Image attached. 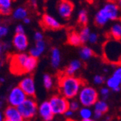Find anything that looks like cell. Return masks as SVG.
Here are the masks:
<instances>
[{
	"instance_id": "cell-1",
	"label": "cell",
	"mask_w": 121,
	"mask_h": 121,
	"mask_svg": "<svg viewBox=\"0 0 121 121\" xmlns=\"http://www.w3.org/2000/svg\"><path fill=\"white\" fill-rule=\"evenodd\" d=\"M38 65V59L24 52L13 54L10 57V71L15 75L30 73L34 71Z\"/></svg>"
},
{
	"instance_id": "cell-2",
	"label": "cell",
	"mask_w": 121,
	"mask_h": 121,
	"mask_svg": "<svg viewBox=\"0 0 121 121\" xmlns=\"http://www.w3.org/2000/svg\"><path fill=\"white\" fill-rule=\"evenodd\" d=\"M83 86L82 80L74 75H63L59 79V89L62 96L68 100L73 99L78 96Z\"/></svg>"
},
{
	"instance_id": "cell-3",
	"label": "cell",
	"mask_w": 121,
	"mask_h": 121,
	"mask_svg": "<svg viewBox=\"0 0 121 121\" xmlns=\"http://www.w3.org/2000/svg\"><path fill=\"white\" fill-rule=\"evenodd\" d=\"M120 16V10L117 4L113 2H107L102 8L96 13L94 21L99 26H104L109 20H115Z\"/></svg>"
},
{
	"instance_id": "cell-4",
	"label": "cell",
	"mask_w": 121,
	"mask_h": 121,
	"mask_svg": "<svg viewBox=\"0 0 121 121\" xmlns=\"http://www.w3.org/2000/svg\"><path fill=\"white\" fill-rule=\"evenodd\" d=\"M103 57L112 65H121V41L114 39H108L103 45Z\"/></svg>"
},
{
	"instance_id": "cell-5",
	"label": "cell",
	"mask_w": 121,
	"mask_h": 121,
	"mask_svg": "<svg viewBox=\"0 0 121 121\" xmlns=\"http://www.w3.org/2000/svg\"><path fill=\"white\" fill-rule=\"evenodd\" d=\"M78 101L83 107H91L94 106L98 99V92L94 87L90 86H83L78 95Z\"/></svg>"
},
{
	"instance_id": "cell-6",
	"label": "cell",
	"mask_w": 121,
	"mask_h": 121,
	"mask_svg": "<svg viewBox=\"0 0 121 121\" xmlns=\"http://www.w3.org/2000/svg\"><path fill=\"white\" fill-rule=\"evenodd\" d=\"M38 108L39 106L34 97H28L27 99L17 107L25 121H29L34 118L38 112Z\"/></svg>"
},
{
	"instance_id": "cell-7",
	"label": "cell",
	"mask_w": 121,
	"mask_h": 121,
	"mask_svg": "<svg viewBox=\"0 0 121 121\" xmlns=\"http://www.w3.org/2000/svg\"><path fill=\"white\" fill-rule=\"evenodd\" d=\"M52 111L55 115H63L69 109V100L62 95H55L49 101Z\"/></svg>"
},
{
	"instance_id": "cell-8",
	"label": "cell",
	"mask_w": 121,
	"mask_h": 121,
	"mask_svg": "<svg viewBox=\"0 0 121 121\" xmlns=\"http://www.w3.org/2000/svg\"><path fill=\"white\" fill-rule=\"evenodd\" d=\"M27 95L19 86L13 88L7 96V102L9 106L18 107L27 99Z\"/></svg>"
},
{
	"instance_id": "cell-9",
	"label": "cell",
	"mask_w": 121,
	"mask_h": 121,
	"mask_svg": "<svg viewBox=\"0 0 121 121\" xmlns=\"http://www.w3.org/2000/svg\"><path fill=\"white\" fill-rule=\"evenodd\" d=\"M18 86L24 91L28 97H34L36 95V88L32 76H26L20 81Z\"/></svg>"
},
{
	"instance_id": "cell-10",
	"label": "cell",
	"mask_w": 121,
	"mask_h": 121,
	"mask_svg": "<svg viewBox=\"0 0 121 121\" xmlns=\"http://www.w3.org/2000/svg\"><path fill=\"white\" fill-rule=\"evenodd\" d=\"M74 9L73 4L70 0H60L57 4V13L63 19H68Z\"/></svg>"
},
{
	"instance_id": "cell-11",
	"label": "cell",
	"mask_w": 121,
	"mask_h": 121,
	"mask_svg": "<svg viewBox=\"0 0 121 121\" xmlns=\"http://www.w3.org/2000/svg\"><path fill=\"white\" fill-rule=\"evenodd\" d=\"M38 113L44 121H52L54 116L50 104L47 101L40 104L38 108Z\"/></svg>"
},
{
	"instance_id": "cell-12",
	"label": "cell",
	"mask_w": 121,
	"mask_h": 121,
	"mask_svg": "<svg viewBox=\"0 0 121 121\" xmlns=\"http://www.w3.org/2000/svg\"><path fill=\"white\" fill-rule=\"evenodd\" d=\"M13 44L15 49L19 52L26 51L28 46V40L26 34H15L13 39Z\"/></svg>"
},
{
	"instance_id": "cell-13",
	"label": "cell",
	"mask_w": 121,
	"mask_h": 121,
	"mask_svg": "<svg viewBox=\"0 0 121 121\" xmlns=\"http://www.w3.org/2000/svg\"><path fill=\"white\" fill-rule=\"evenodd\" d=\"M41 24L44 28L51 30H57L61 28V24L60 22L53 16L48 14H44L43 15L41 19Z\"/></svg>"
},
{
	"instance_id": "cell-14",
	"label": "cell",
	"mask_w": 121,
	"mask_h": 121,
	"mask_svg": "<svg viewBox=\"0 0 121 121\" xmlns=\"http://www.w3.org/2000/svg\"><path fill=\"white\" fill-rule=\"evenodd\" d=\"M4 115L5 119H8L12 121H25L20 113L17 107L12 106L7 107L4 112Z\"/></svg>"
},
{
	"instance_id": "cell-15",
	"label": "cell",
	"mask_w": 121,
	"mask_h": 121,
	"mask_svg": "<svg viewBox=\"0 0 121 121\" xmlns=\"http://www.w3.org/2000/svg\"><path fill=\"white\" fill-rule=\"evenodd\" d=\"M46 49V43L45 41L42 40L40 41L36 42V45L35 47L30 48L29 50V54L33 57H35L38 59L41 54L44 52Z\"/></svg>"
},
{
	"instance_id": "cell-16",
	"label": "cell",
	"mask_w": 121,
	"mask_h": 121,
	"mask_svg": "<svg viewBox=\"0 0 121 121\" xmlns=\"http://www.w3.org/2000/svg\"><path fill=\"white\" fill-rule=\"evenodd\" d=\"M82 67V63L79 60H73L70 62L68 66L65 69V75H73L76 72H78Z\"/></svg>"
},
{
	"instance_id": "cell-17",
	"label": "cell",
	"mask_w": 121,
	"mask_h": 121,
	"mask_svg": "<svg viewBox=\"0 0 121 121\" xmlns=\"http://www.w3.org/2000/svg\"><path fill=\"white\" fill-rule=\"evenodd\" d=\"M106 85L107 87L114 92H119L121 89V82L113 75L107 79Z\"/></svg>"
},
{
	"instance_id": "cell-18",
	"label": "cell",
	"mask_w": 121,
	"mask_h": 121,
	"mask_svg": "<svg viewBox=\"0 0 121 121\" xmlns=\"http://www.w3.org/2000/svg\"><path fill=\"white\" fill-rule=\"evenodd\" d=\"M61 62V54L57 48H53L51 51V65L52 68H58Z\"/></svg>"
},
{
	"instance_id": "cell-19",
	"label": "cell",
	"mask_w": 121,
	"mask_h": 121,
	"mask_svg": "<svg viewBox=\"0 0 121 121\" xmlns=\"http://www.w3.org/2000/svg\"><path fill=\"white\" fill-rule=\"evenodd\" d=\"M68 42L72 46L78 47L82 44V41L79 35V33L76 31H72L68 34Z\"/></svg>"
},
{
	"instance_id": "cell-20",
	"label": "cell",
	"mask_w": 121,
	"mask_h": 121,
	"mask_svg": "<svg viewBox=\"0 0 121 121\" xmlns=\"http://www.w3.org/2000/svg\"><path fill=\"white\" fill-rule=\"evenodd\" d=\"M13 0H0V14L8 15L11 13Z\"/></svg>"
},
{
	"instance_id": "cell-21",
	"label": "cell",
	"mask_w": 121,
	"mask_h": 121,
	"mask_svg": "<svg viewBox=\"0 0 121 121\" xmlns=\"http://www.w3.org/2000/svg\"><path fill=\"white\" fill-rule=\"evenodd\" d=\"M94 55V51L89 47H82L79 50V56L81 59L83 61H87L90 60Z\"/></svg>"
},
{
	"instance_id": "cell-22",
	"label": "cell",
	"mask_w": 121,
	"mask_h": 121,
	"mask_svg": "<svg viewBox=\"0 0 121 121\" xmlns=\"http://www.w3.org/2000/svg\"><path fill=\"white\" fill-rule=\"evenodd\" d=\"M108 104L105 100H98L94 105V112H97L101 114H104L108 111Z\"/></svg>"
},
{
	"instance_id": "cell-23",
	"label": "cell",
	"mask_w": 121,
	"mask_h": 121,
	"mask_svg": "<svg viewBox=\"0 0 121 121\" xmlns=\"http://www.w3.org/2000/svg\"><path fill=\"white\" fill-rule=\"evenodd\" d=\"M13 17L15 20H24L28 17V11L26 8L23 7H20L16 8L13 13Z\"/></svg>"
},
{
	"instance_id": "cell-24",
	"label": "cell",
	"mask_w": 121,
	"mask_h": 121,
	"mask_svg": "<svg viewBox=\"0 0 121 121\" xmlns=\"http://www.w3.org/2000/svg\"><path fill=\"white\" fill-rule=\"evenodd\" d=\"M110 36L116 40L121 39V24L115 23L110 29Z\"/></svg>"
},
{
	"instance_id": "cell-25",
	"label": "cell",
	"mask_w": 121,
	"mask_h": 121,
	"mask_svg": "<svg viewBox=\"0 0 121 121\" xmlns=\"http://www.w3.org/2000/svg\"><path fill=\"white\" fill-rule=\"evenodd\" d=\"M79 115L81 117L82 120H87L92 118L94 115V112L91 110L90 107H83L79 111Z\"/></svg>"
},
{
	"instance_id": "cell-26",
	"label": "cell",
	"mask_w": 121,
	"mask_h": 121,
	"mask_svg": "<svg viewBox=\"0 0 121 121\" xmlns=\"http://www.w3.org/2000/svg\"><path fill=\"white\" fill-rule=\"evenodd\" d=\"M78 23L84 26H86V24L88 23L89 21V17H88V13L86 9H81L78 13Z\"/></svg>"
},
{
	"instance_id": "cell-27",
	"label": "cell",
	"mask_w": 121,
	"mask_h": 121,
	"mask_svg": "<svg viewBox=\"0 0 121 121\" xmlns=\"http://www.w3.org/2000/svg\"><path fill=\"white\" fill-rule=\"evenodd\" d=\"M43 84L46 89H51L53 87V78L49 74H44L43 75Z\"/></svg>"
},
{
	"instance_id": "cell-28",
	"label": "cell",
	"mask_w": 121,
	"mask_h": 121,
	"mask_svg": "<svg viewBox=\"0 0 121 121\" xmlns=\"http://www.w3.org/2000/svg\"><path fill=\"white\" fill-rule=\"evenodd\" d=\"M90 34H91L90 29L87 26H84L81 29V30L79 33V35H80L82 43H86L88 41H89V38Z\"/></svg>"
},
{
	"instance_id": "cell-29",
	"label": "cell",
	"mask_w": 121,
	"mask_h": 121,
	"mask_svg": "<svg viewBox=\"0 0 121 121\" xmlns=\"http://www.w3.org/2000/svg\"><path fill=\"white\" fill-rule=\"evenodd\" d=\"M79 107H80L79 101L75 100V99H70L69 101V109H70V110L75 112V111L78 110V109H79Z\"/></svg>"
},
{
	"instance_id": "cell-30",
	"label": "cell",
	"mask_w": 121,
	"mask_h": 121,
	"mask_svg": "<svg viewBox=\"0 0 121 121\" xmlns=\"http://www.w3.org/2000/svg\"><path fill=\"white\" fill-rule=\"evenodd\" d=\"M109 93H110V91H109V89L107 86L101 88V89L99 91V94H100L101 96L102 97L103 100L107 99L109 95Z\"/></svg>"
},
{
	"instance_id": "cell-31",
	"label": "cell",
	"mask_w": 121,
	"mask_h": 121,
	"mask_svg": "<svg viewBox=\"0 0 121 121\" xmlns=\"http://www.w3.org/2000/svg\"><path fill=\"white\" fill-rule=\"evenodd\" d=\"M93 81H94V84H96V85H102L105 81V78H104V77H103L102 75H96L94 77Z\"/></svg>"
},
{
	"instance_id": "cell-32",
	"label": "cell",
	"mask_w": 121,
	"mask_h": 121,
	"mask_svg": "<svg viewBox=\"0 0 121 121\" xmlns=\"http://www.w3.org/2000/svg\"><path fill=\"white\" fill-rule=\"evenodd\" d=\"M8 32H9L8 28L6 26L0 23V39L5 37L8 34Z\"/></svg>"
},
{
	"instance_id": "cell-33",
	"label": "cell",
	"mask_w": 121,
	"mask_h": 121,
	"mask_svg": "<svg viewBox=\"0 0 121 121\" xmlns=\"http://www.w3.org/2000/svg\"><path fill=\"white\" fill-rule=\"evenodd\" d=\"M98 39H99V36L96 33H91L88 42H89L91 44H94V43H97Z\"/></svg>"
},
{
	"instance_id": "cell-34",
	"label": "cell",
	"mask_w": 121,
	"mask_h": 121,
	"mask_svg": "<svg viewBox=\"0 0 121 121\" xmlns=\"http://www.w3.org/2000/svg\"><path fill=\"white\" fill-rule=\"evenodd\" d=\"M112 75L114 76H115L116 78L121 82V65L118 66V67L115 70Z\"/></svg>"
},
{
	"instance_id": "cell-35",
	"label": "cell",
	"mask_w": 121,
	"mask_h": 121,
	"mask_svg": "<svg viewBox=\"0 0 121 121\" xmlns=\"http://www.w3.org/2000/svg\"><path fill=\"white\" fill-rule=\"evenodd\" d=\"M15 34H25V29L23 25H17L15 28Z\"/></svg>"
},
{
	"instance_id": "cell-36",
	"label": "cell",
	"mask_w": 121,
	"mask_h": 121,
	"mask_svg": "<svg viewBox=\"0 0 121 121\" xmlns=\"http://www.w3.org/2000/svg\"><path fill=\"white\" fill-rule=\"evenodd\" d=\"M9 47V44L7 43H1L0 42V56H2L4 51L7 50Z\"/></svg>"
},
{
	"instance_id": "cell-37",
	"label": "cell",
	"mask_w": 121,
	"mask_h": 121,
	"mask_svg": "<svg viewBox=\"0 0 121 121\" xmlns=\"http://www.w3.org/2000/svg\"><path fill=\"white\" fill-rule=\"evenodd\" d=\"M34 38L36 41V42L37 41H42L43 39V36L42 34V33L40 32V31H36L35 34H34Z\"/></svg>"
},
{
	"instance_id": "cell-38",
	"label": "cell",
	"mask_w": 121,
	"mask_h": 121,
	"mask_svg": "<svg viewBox=\"0 0 121 121\" xmlns=\"http://www.w3.org/2000/svg\"><path fill=\"white\" fill-rule=\"evenodd\" d=\"M73 111H72V110H70V109H68L67 111H66L65 112V115L66 116V117H72L73 115Z\"/></svg>"
},
{
	"instance_id": "cell-39",
	"label": "cell",
	"mask_w": 121,
	"mask_h": 121,
	"mask_svg": "<svg viewBox=\"0 0 121 121\" xmlns=\"http://www.w3.org/2000/svg\"><path fill=\"white\" fill-rule=\"evenodd\" d=\"M30 3L31 4V5L34 7H37V0H30Z\"/></svg>"
},
{
	"instance_id": "cell-40",
	"label": "cell",
	"mask_w": 121,
	"mask_h": 121,
	"mask_svg": "<svg viewBox=\"0 0 121 121\" xmlns=\"http://www.w3.org/2000/svg\"><path fill=\"white\" fill-rule=\"evenodd\" d=\"M23 23H24L25 24H29V23H30V19L28 17H26V18L23 20Z\"/></svg>"
},
{
	"instance_id": "cell-41",
	"label": "cell",
	"mask_w": 121,
	"mask_h": 121,
	"mask_svg": "<svg viewBox=\"0 0 121 121\" xmlns=\"http://www.w3.org/2000/svg\"><path fill=\"white\" fill-rule=\"evenodd\" d=\"M4 114L1 112V110H0V121H4Z\"/></svg>"
},
{
	"instance_id": "cell-42",
	"label": "cell",
	"mask_w": 121,
	"mask_h": 121,
	"mask_svg": "<svg viewBox=\"0 0 121 121\" xmlns=\"http://www.w3.org/2000/svg\"><path fill=\"white\" fill-rule=\"evenodd\" d=\"M3 65V59H2V56H0V69L2 67Z\"/></svg>"
},
{
	"instance_id": "cell-43",
	"label": "cell",
	"mask_w": 121,
	"mask_h": 121,
	"mask_svg": "<svg viewBox=\"0 0 121 121\" xmlns=\"http://www.w3.org/2000/svg\"><path fill=\"white\" fill-rule=\"evenodd\" d=\"M116 4H117V6L119 7V8H121V0H117V1H116Z\"/></svg>"
},
{
	"instance_id": "cell-44",
	"label": "cell",
	"mask_w": 121,
	"mask_h": 121,
	"mask_svg": "<svg viewBox=\"0 0 121 121\" xmlns=\"http://www.w3.org/2000/svg\"><path fill=\"white\" fill-rule=\"evenodd\" d=\"M82 121H97V120H95V119L91 118V119H87V120H82Z\"/></svg>"
},
{
	"instance_id": "cell-45",
	"label": "cell",
	"mask_w": 121,
	"mask_h": 121,
	"mask_svg": "<svg viewBox=\"0 0 121 121\" xmlns=\"http://www.w3.org/2000/svg\"><path fill=\"white\" fill-rule=\"evenodd\" d=\"M3 104H4V102H3V100H0V109H2V107H3Z\"/></svg>"
},
{
	"instance_id": "cell-46",
	"label": "cell",
	"mask_w": 121,
	"mask_h": 121,
	"mask_svg": "<svg viewBox=\"0 0 121 121\" xmlns=\"http://www.w3.org/2000/svg\"><path fill=\"white\" fill-rule=\"evenodd\" d=\"M5 81V79L4 78H2V77H1V78H0V83H4Z\"/></svg>"
},
{
	"instance_id": "cell-47",
	"label": "cell",
	"mask_w": 121,
	"mask_h": 121,
	"mask_svg": "<svg viewBox=\"0 0 121 121\" xmlns=\"http://www.w3.org/2000/svg\"><path fill=\"white\" fill-rule=\"evenodd\" d=\"M102 121H110L109 120V118H107V119H105V120H102Z\"/></svg>"
},
{
	"instance_id": "cell-48",
	"label": "cell",
	"mask_w": 121,
	"mask_h": 121,
	"mask_svg": "<svg viewBox=\"0 0 121 121\" xmlns=\"http://www.w3.org/2000/svg\"><path fill=\"white\" fill-rule=\"evenodd\" d=\"M4 121H12V120H8V119H4Z\"/></svg>"
},
{
	"instance_id": "cell-49",
	"label": "cell",
	"mask_w": 121,
	"mask_h": 121,
	"mask_svg": "<svg viewBox=\"0 0 121 121\" xmlns=\"http://www.w3.org/2000/svg\"><path fill=\"white\" fill-rule=\"evenodd\" d=\"M106 1H107V2H111L112 0H106Z\"/></svg>"
},
{
	"instance_id": "cell-50",
	"label": "cell",
	"mask_w": 121,
	"mask_h": 121,
	"mask_svg": "<svg viewBox=\"0 0 121 121\" xmlns=\"http://www.w3.org/2000/svg\"><path fill=\"white\" fill-rule=\"evenodd\" d=\"M116 1H117V0H116Z\"/></svg>"
}]
</instances>
